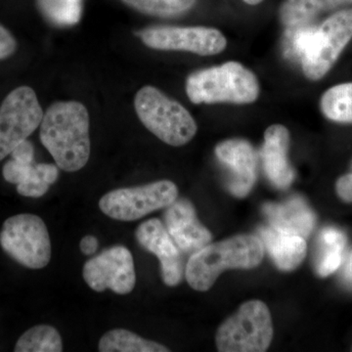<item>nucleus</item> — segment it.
<instances>
[{"label":"nucleus","mask_w":352,"mask_h":352,"mask_svg":"<svg viewBox=\"0 0 352 352\" xmlns=\"http://www.w3.org/2000/svg\"><path fill=\"white\" fill-rule=\"evenodd\" d=\"M346 245V235L342 231L332 227L322 230L314 259L319 276L327 277L340 267Z\"/></svg>","instance_id":"obj_19"},{"label":"nucleus","mask_w":352,"mask_h":352,"mask_svg":"<svg viewBox=\"0 0 352 352\" xmlns=\"http://www.w3.org/2000/svg\"><path fill=\"white\" fill-rule=\"evenodd\" d=\"M215 155L229 171L227 187L237 198H244L251 192L256 180V153L251 143L244 139H228L215 147Z\"/></svg>","instance_id":"obj_13"},{"label":"nucleus","mask_w":352,"mask_h":352,"mask_svg":"<svg viewBox=\"0 0 352 352\" xmlns=\"http://www.w3.org/2000/svg\"><path fill=\"white\" fill-rule=\"evenodd\" d=\"M39 11L51 24L71 27L82 17V0H38Z\"/></svg>","instance_id":"obj_23"},{"label":"nucleus","mask_w":352,"mask_h":352,"mask_svg":"<svg viewBox=\"0 0 352 352\" xmlns=\"http://www.w3.org/2000/svg\"><path fill=\"white\" fill-rule=\"evenodd\" d=\"M101 352H168V347L156 342L143 339L124 329H115L101 338L98 346Z\"/></svg>","instance_id":"obj_20"},{"label":"nucleus","mask_w":352,"mask_h":352,"mask_svg":"<svg viewBox=\"0 0 352 352\" xmlns=\"http://www.w3.org/2000/svg\"><path fill=\"white\" fill-rule=\"evenodd\" d=\"M338 195L346 201H352V173L342 176L337 182Z\"/></svg>","instance_id":"obj_30"},{"label":"nucleus","mask_w":352,"mask_h":352,"mask_svg":"<svg viewBox=\"0 0 352 352\" xmlns=\"http://www.w3.org/2000/svg\"><path fill=\"white\" fill-rule=\"evenodd\" d=\"M41 143L62 170H82L90 157L89 113L80 102L52 104L41 124Z\"/></svg>","instance_id":"obj_1"},{"label":"nucleus","mask_w":352,"mask_h":352,"mask_svg":"<svg viewBox=\"0 0 352 352\" xmlns=\"http://www.w3.org/2000/svg\"><path fill=\"white\" fill-rule=\"evenodd\" d=\"M316 28L315 25H310L309 23L289 27L284 44L287 56L291 59L302 60L311 43Z\"/></svg>","instance_id":"obj_25"},{"label":"nucleus","mask_w":352,"mask_h":352,"mask_svg":"<svg viewBox=\"0 0 352 352\" xmlns=\"http://www.w3.org/2000/svg\"><path fill=\"white\" fill-rule=\"evenodd\" d=\"M17 50V41L6 27L0 24V61L10 57Z\"/></svg>","instance_id":"obj_28"},{"label":"nucleus","mask_w":352,"mask_h":352,"mask_svg":"<svg viewBox=\"0 0 352 352\" xmlns=\"http://www.w3.org/2000/svg\"><path fill=\"white\" fill-rule=\"evenodd\" d=\"M178 189L170 180L142 186L113 190L102 197L99 208L103 214L120 221H134L166 208L177 199Z\"/></svg>","instance_id":"obj_8"},{"label":"nucleus","mask_w":352,"mask_h":352,"mask_svg":"<svg viewBox=\"0 0 352 352\" xmlns=\"http://www.w3.org/2000/svg\"><path fill=\"white\" fill-rule=\"evenodd\" d=\"M138 36L153 50L187 51L201 56L219 54L227 46L226 36L214 28H149L139 32Z\"/></svg>","instance_id":"obj_10"},{"label":"nucleus","mask_w":352,"mask_h":352,"mask_svg":"<svg viewBox=\"0 0 352 352\" xmlns=\"http://www.w3.org/2000/svg\"><path fill=\"white\" fill-rule=\"evenodd\" d=\"M263 247L280 270H296L307 254L305 238L278 231L273 227H261L258 231Z\"/></svg>","instance_id":"obj_17"},{"label":"nucleus","mask_w":352,"mask_h":352,"mask_svg":"<svg viewBox=\"0 0 352 352\" xmlns=\"http://www.w3.org/2000/svg\"><path fill=\"white\" fill-rule=\"evenodd\" d=\"M263 254V242L256 236H235L208 244L190 256L185 270L187 282L196 291H208L224 270L256 267Z\"/></svg>","instance_id":"obj_2"},{"label":"nucleus","mask_w":352,"mask_h":352,"mask_svg":"<svg viewBox=\"0 0 352 352\" xmlns=\"http://www.w3.org/2000/svg\"><path fill=\"white\" fill-rule=\"evenodd\" d=\"M50 185L46 182L39 164H34L31 175L24 182L17 185V191L21 196L28 198H41L45 195Z\"/></svg>","instance_id":"obj_26"},{"label":"nucleus","mask_w":352,"mask_h":352,"mask_svg":"<svg viewBox=\"0 0 352 352\" xmlns=\"http://www.w3.org/2000/svg\"><path fill=\"white\" fill-rule=\"evenodd\" d=\"M352 38V8L340 9L316 28L302 60L308 80H321L333 68Z\"/></svg>","instance_id":"obj_7"},{"label":"nucleus","mask_w":352,"mask_h":352,"mask_svg":"<svg viewBox=\"0 0 352 352\" xmlns=\"http://www.w3.org/2000/svg\"><path fill=\"white\" fill-rule=\"evenodd\" d=\"M344 278L346 283L352 286V252L347 258L346 267L344 270Z\"/></svg>","instance_id":"obj_32"},{"label":"nucleus","mask_w":352,"mask_h":352,"mask_svg":"<svg viewBox=\"0 0 352 352\" xmlns=\"http://www.w3.org/2000/svg\"><path fill=\"white\" fill-rule=\"evenodd\" d=\"M245 3L249 4V6H258V4L261 3L263 0H243Z\"/></svg>","instance_id":"obj_33"},{"label":"nucleus","mask_w":352,"mask_h":352,"mask_svg":"<svg viewBox=\"0 0 352 352\" xmlns=\"http://www.w3.org/2000/svg\"><path fill=\"white\" fill-rule=\"evenodd\" d=\"M134 107L146 129L166 144L179 147L196 135L198 127L188 110L156 87L141 88Z\"/></svg>","instance_id":"obj_4"},{"label":"nucleus","mask_w":352,"mask_h":352,"mask_svg":"<svg viewBox=\"0 0 352 352\" xmlns=\"http://www.w3.org/2000/svg\"><path fill=\"white\" fill-rule=\"evenodd\" d=\"M34 164H22L11 159L4 164L2 175L7 182L18 185L24 182L29 177L32 168H34Z\"/></svg>","instance_id":"obj_27"},{"label":"nucleus","mask_w":352,"mask_h":352,"mask_svg":"<svg viewBox=\"0 0 352 352\" xmlns=\"http://www.w3.org/2000/svg\"><path fill=\"white\" fill-rule=\"evenodd\" d=\"M321 112L333 122L352 124V82L329 88L320 99Z\"/></svg>","instance_id":"obj_21"},{"label":"nucleus","mask_w":352,"mask_h":352,"mask_svg":"<svg viewBox=\"0 0 352 352\" xmlns=\"http://www.w3.org/2000/svg\"><path fill=\"white\" fill-rule=\"evenodd\" d=\"M352 6V0H285L279 11L286 27L307 24L320 14Z\"/></svg>","instance_id":"obj_18"},{"label":"nucleus","mask_w":352,"mask_h":352,"mask_svg":"<svg viewBox=\"0 0 352 352\" xmlns=\"http://www.w3.org/2000/svg\"><path fill=\"white\" fill-rule=\"evenodd\" d=\"M135 238L143 249L159 258L164 283L166 286H177L183 277L182 252L163 222L157 219L143 222L136 229Z\"/></svg>","instance_id":"obj_12"},{"label":"nucleus","mask_w":352,"mask_h":352,"mask_svg":"<svg viewBox=\"0 0 352 352\" xmlns=\"http://www.w3.org/2000/svg\"><path fill=\"white\" fill-rule=\"evenodd\" d=\"M16 352H61V336L50 325L34 326L21 336L16 344Z\"/></svg>","instance_id":"obj_22"},{"label":"nucleus","mask_w":352,"mask_h":352,"mask_svg":"<svg viewBox=\"0 0 352 352\" xmlns=\"http://www.w3.org/2000/svg\"><path fill=\"white\" fill-rule=\"evenodd\" d=\"M289 133L286 126L273 124L264 132L261 149L263 168L268 179L280 189L288 188L295 178L289 163Z\"/></svg>","instance_id":"obj_15"},{"label":"nucleus","mask_w":352,"mask_h":352,"mask_svg":"<svg viewBox=\"0 0 352 352\" xmlns=\"http://www.w3.org/2000/svg\"><path fill=\"white\" fill-rule=\"evenodd\" d=\"M2 250L21 265L41 270L50 263L52 249L47 227L36 214L13 215L0 231Z\"/></svg>","instance_id":"obj_6"},{"label":"nucleus","mask_w":352,"mask_h":352,"mask_svg":"<svg viewBox=\"0 0 352 352\" xmlns=\"http://www.w3.org/2000/svg\"><path fill=\"white\" fill-rule=\"evenodd\" d=\"M272 338L270 309L261 300H250L220 326L217 346L222 352H263Z\"/></svg>","instance_id":"obj_5"},{"label":"nucleus","mask_w":352,"mask_h":352,"mask_svg":"<svg viewBox=\"0 0 352 352\" xmlns=\"http://www.w3.org/2000/svg\"><path fill=\"white\" fill-rule=\"evenodd\" d=\"M164 226L184 254H193L212 239V234L197 217L195 208L186 199H176L166 208Z\"/></svg>","instance_id":"obj_14"},{"label":"nucleus","mask_w":352,"mask_h":352,"mask_svg":"<svg viewBox=\"0 0 352 352\" xmlns=\"http://www.w3.org/2000/svg\"><path fill=\"white\" fill-rule=\"evenodd\" d=\"M139 12L159 17H173L187 12L196 0H122Z\"/></svg>","instance_id":"obj_24"},{"label":"nucleus","mask_w":352,"mask_h":352,"mask_svg":"<svg viewBox=\"0 0 352 352\" xmlns=\"http://www.w3.org/2000/svg\"><path fill=\"white\" fill-rule=\"evenodd\" d=\"M263 210L271 227L281 232L307 238L314 229L315 215L298 197L281 204H265Z\"/></svg>","instance_id":"obj_16"},{"label":"nucleus","mask_w":352,"mask_h":352,"mask_svg":"<svg viewBox=\"0 0 352 352\" xmlns=\"http://www.w3.org/2000/svg\"><path fill=\"white\" fill-rule=\"evenodd\" d=\"M43 111L29 87L12 90L0 106V161L41 126Z\"/></svg>","instance_id":"obj_9"},{"label":"nucleus","mask_w":352,"mask_h":352,"mask_svg":"<svg viewBox=\"0 0 352 352\" xmlns=\"http://www.w3.org/2000/svg\"><path fill=\"white\" fill-rule=\"evenodd\" d=\"M83 279L94 291L112 289L118 295H127L136 283L135 268L131 251L124 245H113L85 263Z\"/></svg>","instance_id":"obj_11"},{"label":"nucleus","mask_w":352,"mask_h":352,"mask_svg":"<svg viewBox=\"0 0 352 352\" xmlns=\"http://www.w3.org/2000/svg\"><path fill=\"white\" fill-rule=\"evenodd\" d=\"M11 159L19 162V163L31 164H34V148L31 141L25 140L14 148L11 152Z\"/></svg>","instance_id":"obj_29"},{"label":"nucleus","mask_w":352,"mask_h":352,"mask_svg":"<svg viewBox=\"0 0 352 352\" xmlns=\"http://www.w3.org/2000/svg\"><path fill=\"white\" fill-rule=\"evenodd\" d=\"M259 91L256 75L234 61L194 72L186 80L187 96L194 104H251Z\"/></svg>","instance_id":"obj_3"},{"label":"nucleus","mask_w":352,"mask_h":352,"mask_svg":"<svg viewBox=\"0 0 352 352\" xmlns=\"http://www.w3.org/2000/svg\"><path fill=\"white\" fill-rule=\"evenodd\" d=\"M99 247L98 239L94 236L88 235L83 237L80 243V249L85 256H91L96 252Z\"/></svg>","instance_id":"obj_31"},{"label":"nucleus","mask_w":352,"mask_h":352,"mask_svg":"<svg viewBox=\"0 0 352 352\" xmlns=\"http://www.w3.org/2000/svg\"><path fill=\"white\" fill-rule=\"evenodd\" d=\"M351 170H352V164H351Z\"/></svg>","instance_id":"obj_34"}]
</instances>
